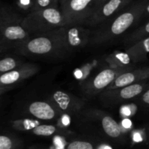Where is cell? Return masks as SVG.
I'll return each instance as SVG.
<instances>
[{"instance_id": "1", "label": "cell", "mask_w": 149, "mask_h": 149, "mask_svg": "<svg viewBox=\"0 0 149 149\" xmlns=\"http://www.w3.org/2000/svg\"><path fill=\"white\" fill-rule=\"evenodd\" d=\"M106 0H68L61 6L65 24L74 26L90 22Z\"/></svg>"}, {"instance_id": "2", "label": "cell", "mask_w": 149, "mask_h": 149, "mask_svg": "<svg viewBox=\"0 0 149 149\" xmlns=\"http://www.w3.org/2000/svg\"><path fill=\"white\" fill-rule=\"evenodd\" d=\"M22 24L30 32H42L65 25L62 12L57 7L31 12L23 19Z\"/></svg>"}, {"instance_id": "3", "label": "cell", "mask_w": 149, "mask_h": 149, "mask_svg": "<svg viewBox=\"0 0 149 149\" xmlns=\"http://www.w3.org/2000/svg\"><path fill=\"white\" fill-rule=\"evenodd\" d=\"M148 0H139L127 11L121 13L114 19L109 29V35H119L127 30L136 20L144 14Z\"/></svg>"}, {"instance_id": "4", "label": "cell", "mask_w": 149, "mask_h": 149, "mask_svg": "<svg viewBox=\"0 0 149 149\" xmlns=\"http://www.w3.org/2000/svg\"><path fill=\"white\" fill-rule=\"evenodd\" d=\"M60 42L61 45L71 48H77L84 45L87 41V32L77 26H72L67 30L61 29L58 32Z\"/></svg>"}, {"instance_id": "5", "label": "cell", "mask_w": 149, "mask_h": 149, "mask_svg": "<svg viewBox=\"0 0 149 149\" xmlns=\"http://www.w3.org/2000/svg\"><path fill=\"white\" fill-rule=\"evenodd\" d=\"M132 0H106L99 8L90 22H100L110 18L125 8Z\"/></svg>"}, {"instance_id": "6", "label": "cell", "mask_w": 149, "mask_h": 149, "mask_svg": "<svg viewBox=\"0 0 149 149\" xmlns=\"http://www.w3.org/2000/svg\"><path fill=\"white\" fill-rule=\"evenodd\" d=\"M55 42L49 37L40 36L31 39L26 44V49L29 53L36 55H45L53 50Z\"/></svg>"}, {"instance_id": "7", "label": "cell", "mask_w": 149, "mask_h": 149, "mask_svg": "<svg viewBox=\"0 0 149 149\" xmlns=\"http://www.w3.org/2000/svg\"><path fill=\"white\" fill-rule=\"evenodd\" d=\"M149 78V67L135 72H125L118 76L113 81L112 89L113 88H123L127 86L132 84L135 81L140 80Z\"/></svg>"}, {"instance_id": "8", "label": "cell", "mask_w": 149, "mask_h": 149, "mask_svg": "<svg viewBox=\"0 0 149 149\" xmlns=\"http://www.w3.org/2000/svg\"><path fill=\"white\" fill-rule=\"evenodd\" d=\"M29 110L31 115L41 120H51L55 116V110L47 102L41 101L32 102Z\"/></svg>"}, {"instance_id": "9", "label": "cell", "mask_w": 149, "mask_h": 149, "mask_svg": "<svg viewBox=\"0 0 149 149\" xmlns=\"http://www.w3.org/2000/svg\"><path fill=\"white\" fill-rule=\"evenodd\" d=\"M117 72L111 69H106L100 72L94 78L93 87L97 90L105 89L116 79Z\"/></svg>"}, {"instance_id": "10", "label": "cell", "mask_w": 149, "mask_h": 149, "mask_svg": "<svg viewBox=\"0 0 149 149\" xmlns=\"http://www.w3.org/2000/svg\"><path fill=\"white\" fill-rule=\"evenodd\" d=\"M102 127L105 132L111 137L116 138L122 134V129L118 123L111 116H105L102 119Z\"/></svg>"}, {"instance_id": "11", "label": "cell", "mask_w": 149, "mask_h": 149, "mask_svg": "<svg viewBox=\"0 0 149 149\" xmlns=\"http://www.w3.org/2000/svg\"><path fill=\"white\" fill-rule=\"evenodd\" d=\"M145 85L141 83H132V84L123 87L119 91V96L122 99H130L141 94L144 90Z\"/></svg>"}, {"instance_id": "12", "label": "cell", "mask_w": 149, "mask_h": 149, "mask_svg": "<svg viewBox=\"0 0 149 149\" xmlns=\"http://www.w3.org/2000/svg\"><path fill=\"white\" fill-rule=\"evenodd\" d=\"M128 53L132 56L137 57V58L146 57L147 53H149V37L140 40L129 50Z\"/></svg>"}, {"instance_id": "13", "label": "cell", "mask_w": 149, "mask_h": 149, "mask_svg": "<svg viewBox=\"0 0 149 149\" xmlns=\"http://www.w3.org/2000/svg\"><path fill=\"white\" fill-rule=\"evenodd\" d=\"M27 35L26 30L22 26L17 25H12L6 27L4 31V36L10 40L23 39Z\"/></svg>"}, {"instance_id": "14", "label": "cell", "mask_w": 149, "mask_h": 149, "mask_svg": "<svg viewBox=\"0 0 149 149\" xmlns=\"http://www.w3.org/2000/svg\"><path fill=\"white\" fill-rule=\"evenodd\" d=\"M53 99L61 109L63 110H70L71 108V98L69 95L63 91H56L53 94Z\"/></svg>"}, {"instance_id": "15", "label": "cell", "mask_w": 149, "mask_h": 149, "mask_svg": "<svg viewBox=\"0 0 149 149\" xmlns=\"http://www.w3.org/2000/svg\"><path fill=\"white\" fill-rule=\"evenodd\" d=\"M21 77L20 72L17 70H12L7 72L3 73L0 77V82L2 85H10L18 81Z\"/></svg>"}, {"instance_id": "16", "label": "cell", "mask_w": 149, "mask_h": 149, "mask_svg": "<svg viewBox=\"0 0 149 149\" xmlns=\"http://www.w3.org/2000/svg\"><path fill=\"white\" fill-rule=\"evenodd\" d=\"M59 2L60 0H33V6L31 12L50 8V7L58 8Z\"/></svg>"}, {"instance_id": "17", "label": "cell", "mask_w": 149, "mask_h": 149, "mask_svg": "<svg viewBox=\"0 0 149 149\" xmlns=\"http://www.w3.org/2000/svg\"><path fill=\"white\" fill-rule=\"evenodd\" d=\"M56 131V128L52 125H39L32 129V132L38 136H50Z\"/></svg>"}, {"instance_id": "18", "label": "cell", "mask_w": 149, "mask_h": 149, "mask_svg": "<svg viewBox=\"0 0 149 149\" xmlns=\"http://www.w3.org/2000/svg\"><path fill=\"white\" fill-rule=\"evenodd\" d=\"M16 61L11 57L3 58L0 61V72L2 73L12 71L14 68H15Z\"/></svg>"}, {"instance_id": "19", "label": "cell", "mask_w": 149, "mask_h": 149, "mask_svg": "<svg viewBox=\"0 0 149 149\" xmlns=\"http://www.w3.org/2000/svg\"><path fill=\"white\" fill-rule=\"evenodd\" d=\"M66 149H94V147L89 142L75 140L70 143Z\"/></svg>"}, {"instance_id": "20", "label": "cell", "mask_w": 149, "mask_h": 149, "mask_svg": "<svg viewBox=\"0 0 149 149\" xmlns=\"http://www.w3.org/2000/svg\"><path fill=\"white\" fill-rule=\"evenodd\" d=\"M15 145L13 140L7 136H0V149H14Z\"/></svg>"}, {"instance_id": "21", "label": "cell", "mask_w": 149, "mask_h": 149, "mask_svg": "<svg viewBox=\"0 0 149 149\" xmlns=\"http://www.w3.org/2000/svg\"><path fill=\"white\" fill-rule=\"evenodd\" d=\"M17 4L21 8H29L32 11L33 6V0H17Z\"/></svg>"}, {"instance_id": "22", "label": "cell", "mask_w": 149, "mask_h": 149, "mask_svg": "<svg viewBox=\"0 0 149 149\" xmlns=\"http://www.w3.org/2000/svg\"><path fill=\"white\" fill-rule=\"evenodd\" d=\"M138 37L140 38L144 37H149V21L140 29L138 34Z\"/></svg>"}, {"instance_id": "23", "label": "cell", "mask_w": 149, "mask_h": 149, "mask_svg": "<svg viewBox=\"0 0 149 149\" xmlns=\"http://www.w3.org/2000/svg\"><path fill=\"white\" fill-rule=\"evenodd\" d=\"M142 99L143 101V102H145L146 104H148L149 105V89L147 91H146L145 93L143 94Z\"/></svg>"}, {"instance_id": "24", "label": "cell", "mask_w": 149, "mask_h": 149, "mask_svg": "<svg viewBox=\"0 0 149 149\" xmlns=\"http://www.w3.org/2000/svg\"><path fill=\"white\" fill-rule=\"evenodd\" d=\"M131 124H131V121L128 119L124 120L123 122H122V125H123L124 127H125V128H129V127H130Z\"/></svg>"}, {"instance_id": "25", "label": "cell", "mask_w": 149, "mask_h": 149, "mask_svg": "<svg viewBox=\"0 0 149 149\" xmlns=\"http://www.w3.org/2000/svg\"><path fill=\"white\" fill-rule=\"evenodd\" d=\"M122 113L125 114V115H130V110L127 107H124L123 109H122Z\"/></svg>"}, {"instance_id": "26", "label": "cell", "mask_w": 149, "mask_h": 149, "mask_svg": "<svg viewBox=\"0 0 149 149\" xmlns=\"http://www.w3.org/2000/svg\"><path fill=\"white\" fill-rule=\"evenodd\" d=\"M144 14H146V15L149 16V0L147 2L146 5V8H145V11H144Z\"/></svg>"}, {"instance_id": "27", "label": "cell", "mask_w": 149, "mask_h": 149, "mask_svg": "<svg viewBox=\"0 0 149 149\" xmlns=\"http://www.w3.org/2000/svg\"><path fill=\"white\" fill-rule=\"evenodd\" d=\"M68 0H60V4H61V7L62 5H63L64 4H65V3L68 1Z\"/></svg>"}]
</instances>
